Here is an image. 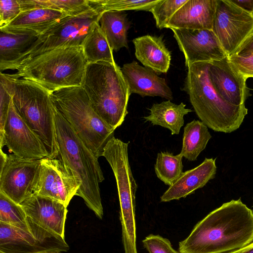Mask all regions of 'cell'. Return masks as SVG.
Returning <instances> with one entry per match:
<instances>
[{
    "instance_id": "cell-1",
    "label": "cell",
    "mask_w": 253,
    "mask_h": 253,
    "mask_svg": "<svg viewBox=\"0 0 253 253\" xmlns=\"http://www.w3.org/2000/svg\"><path fill=\"white\" fill-rule=\"evenodd\" d=\"M253 242V211L241 199L223 204L179 243L180 253H226Z\"/></svg>"
},
{
    "instance_id": "cell-2",
    "label": "cell",
    "mask_w": 253,
    "mask_h": 253,
    "mask_svg": "<svg viewBox=\"0 0 253 253\" xmlns=\"http://www.w3.org/2000/svg\"><path fill=\"white\" fill-rule=\"evenodd\" d=\"M54 116L60 159L80 186L76 196L81 197L87 207L101 219L103 209L99 183L104 177L98 158L85 145L55 107Z\"/></svg>"
},
{
    "instance_id": "cell-3",
    "label": "cell",
    "mask_w": 253,
    "mask_h": 253,
    "mask_svg": "<svg viewBox=\"0 0 253 253\" xmlns=\"http://www.w3.org/2000/svg\"><path fill=\"white\" fill-rule=\"evenodd\" d=\"M210 62L189 65L183 90L200 119L208 127L224 133L239 128L248 114L245 104L236 106L224 100L212 85L209 74Z\"/></svg>"
},
{
    "instance_id": "cell-4",
    "label": "cell",
    "mask_w": 253,
    "mask_h": 253,
    "mask_svg": "<svg viewBox=\"0 0 253 253\" xmlns=\"http://www.w3.org/2000/svg\"><path fill=\"white\" fill-rule=\"evenodd\" d=\"M81 86L95 112L106 124L114 130L121 126L128 113L131 94L116 63H87Z\"/></svg>"
},
{
    "instance_id": "cell-5",
    "label": "cell",
    "mask_w": 253,
    "mask_h": 253,
    "mask_svg": "<svg viewBox=\"0 0 253 253\" xmlns=\"http://www.w3.org/2000/svg\"><path fill=\"white\" fill-rule=\"evenodd\" d=\"M87 63L82 46L58 48L32 58L8 75L33 81L52 92L81 86Z\"/></svg>"
},
{
    "instance_id": "cell-6",
    "label": "cell",
    "mask_w": 253,
    "mask_h": 253,
    "mask_svg": "<svg viewBox=\"0 0 253 253\" xmlns=\"http://www.w3.org/2000/svg\"><path fill=\"white\" fill-rule=\"evenodd\" d=\"M56 108L85 145L99 158L114 129L95 112L81 86L63 88L50 92Z\"/></svg>"
},
{
    "instance_id": "cell-7",
    "label": "cell",
    "mask_w": 253,
    "mask_h": 253,
    "mask_svg": "<svg viewBox=\"0 0 253 253\" xmlns=\"http://www.w3.org/2000/svg\"><path fill=\"white\" fill-rule=\"evenodd\" d=\"M8 76L11 84L12 101L20 116L39 136L49 158L59 155L54 105L50 92L33 81Z\"/></svg>"
},
{
    "instance_id": "cell-8",
    "label": "cell",
    "mask_w": 253,
    "mask_h": 253,
    "mask_svg": "<svg viewBox=\"0 0 253 253\" xmlns=\"http://www.w3.org/2000/svg\"><path fill=\"white\" fill-rule=\"evenodd\" d=\"M128 143L113 137L105 146L102 156L110 165L116 181L125 253H137L135 212L137 185L129 163Z\"/></svg>"
},
{
    "instance_id": "cell-9",
    "label": "cell",
    "mask_w": 253,
    "mask_h": 253,
    "mask_svg": "<svg viewBox=\"0 0 253 253\" xmlns=\"http://www.w3.org/2000/svg\"><path fill=\"white\" fill-rule=\"evenodd\" d=\"M102 13L91 8L75 16H68L42 34L31 47L14 61L0 64V72L15 69L32 58L61 48L80 46Z\"/></svg>"
},
{
    "instance_id": "cell-10",
    "label": "cell",
    "mask_w": 253,
    "mask_h": 253,
    "mask_svg": "<svg viewBox=\"0 0 253 253\" xmlns=\"http://www.w3.org/2000/svg\"><path fill=\"white\" fill-rule=\"evenodd\" d=\"M27 226L19 227L0 222V251L5 253L67 252L65 238L35 224L26 217Z\"/></svg>"
},
{
    "instance_id": "cell-11",
    "label": "cell",
    "mask_w": 253,
    "mask_h": 253,
    "mask_svg": "<svg viewBox=\"0 0 253 253\" xmlns=\"http://www.w3.org/2000/svg\"><path fill=\"white\" fill-rule=\"evenodd\" d=\"M212 31L229 58L253 34V12L241 9L231 0H216Z\"/></svg>"
},
{
    "instance_id": "cell-12",
    "label": "cell",
    "mask_w": 253,
    "mask_h": 253,
    "mask_svg": "<svg viewBox=\"0 0 253 253\" xmlns=\"http://www.w3.org/2000/svg\"><path fill=\"white\" fill-rule=\"evenodd\" d=\"M79 187L61 159L45 157L41 159L33 194L58 201L67 207Z\"/></svg>"
},
{
    "instance_id": "cell-13",
    "label": "cell",
    "mask_w": 253,
    "mask_h": 253,
    "mask_svg": "<svg viewBox=\"0 0 253 253\" xmlns=\"http://www.w3.org/2000/svg\"><path fill=\"white\" fill-rule=\"evenodd\" d=\"M41 160L28 159L13 154L7 155L0 170V192L20 205L33 194Z\"/></svg>"
},
{
    "instance_id": "cell-14",
    "label": "cell",
    "mask_w": 253,
    "mask_h": 253,
    "mask_svg": "<svg viewBox=\"0 0 253 253\" xmlns=\"http://www.w3.org/2000/svg\"><path fill=\"white\" fill-rule=\"evenodd\" d=\"M3 145L22 158L41 160L49 157L44 143L17 112L12 97L4 128Z\"/></svg>"
},
{
    "instance_id": "cell-15",
    "label": "cell",
    "mask_w": 253,
    "mask_h": 253,
    "mask_svg": "<svg viewBox=\"0 0 253 253\" xmlns=\"http://www.w3.org/2000/svg\"><path fill=\"white\" fill-rule=\"evenodd\" d=\"M185 59V66L196 62H211L227 57L211 30L170 29Z\"/></svg>"
},
{
    "instance_id": "cell-16",
    "label": "cell",
    "mask_w": 253,
    "mask_h": 253,
    "mask_svg": "<svg viewBox=\"0 0 253 253\" xmlns=\"http://www.w3.org/2000/svg\"><path fill=\"white\" fill-rule=\"evenodd\" d=\"M209 74L215 90L224 100L236 106L245 104L251 95L247 79L235 71L228 57L210 62Z\"/></svg>"
},
{
    "instance_id": "cell-17",
    "label": "cell",
    "mask_w": 253,
    "mask_h": 253,
    "mask_svg": "<svg viewBox=\"0 0 253 253\" xmlns=\"http://www.w3.org/2000/svg\"><path fill=\"white\" fill-rule=\"evenodd\" d=\"M20 205L30 221L64 238L68 210L63 204L49 198L33 194Z\"/></svg>"
},
{
    "instance_id": "cell-18",
    "label": "cell",
    "mask_w": 253,
    "mask_h": 253,
    "mask_svg": "<svg viewBox=\"0 0 253 253\" xmlns=\"http://www.w3.org/2000/svg\"><path fill=\"white\" fill-rule=\"evenodd\" d=\"M130 93L142 97L159 96L171 100L172 92L164 78L150 68L140 65L135 61L123 65L121 68Z\"/></svg>"
},
{
    "instance_id": "cell-19",
    "label": "cell",
    "mask_w": 253,
    "mask_h": 253,
    "mask_svg": "<svg viewBox=\"0 0 253 253\" xmlns=\"http://www.w3.org/2000/svg\"><path fill=\"white\" fill-rule=\"evenodd\" d=\"M216 0H188L170 18L165 28L212 30Z\"/></svg>"
},
{
    "instance_id": "cell-20",
    "label": "cell",
    "mask_w": 253,
    "mask_h": 253,
    "mask_svg": "<svg viewBox=\"0 0 253 253\" xmlns=\"http://www.w3.org/2000/svg\"><path fill=\"white\" fill-rule=\"evenodd\" d=\"M215 159L205 158L197 167L183 172L177 180L160 198L162 202L185 198L203 188L215 177L216 172Z\"/></svg>"
},
{
    "instance_id": "cell-21",
    "label": "cell",
    "mask_w": 253,
    "mask_h": 253,
    "mask_svg": "<svg viewBox=\"0 0 253 253\" xmlns=\"http://www.w3.org/2000/svg\"><path fill=\"white\" fill-rule=\"evenodd\" d=\"M136 58L144 65L158 74L168 72L171 52L167 48L163 36L147 35L132 40Z\"/></svg>"
},
{
    "instance_id": "cell-22",
    "label": "cell",
    "mask_w": 253,
    "mask_h": 253,
    "mask_svg": "<svg viewBox=\"0 0 253 253\" xmlns=\"http://www.w3.org/2000/svg\"><path fill=\"white\" fill-rule=\"evenodd\" d=\"M68 16L64 12L50 9H32L21 12L9 25L0 28V31L32 33L39 36Z\"/></svg>"
},
{
    "instance_id": "cell-23",
    "label": "cell",
    "mask_w": 253,
    "mask_h": 253,
    "mask_svg": "<svg viewBox=\"0 0 253 253\" xmlns=\"http://www.w3.org/2000/svg\"><path fill=\"white\" fill-rule=\"evenodd\" d=\"M185 107L186 105L182 102L176 104L170 100L155 103L149 109L150 115L144 119L152 125L169 129L172 135L178 134L184 125V116L192 112Z\"/></svg>"
},
{
    "instance_id": "cell-24",
    "label": "cell",
    "mask_w": 253,
    "mask_h": 253,
    "mask_svg": "<svg viewBox=\"0 0 253 253\" xmlns=\"http://www.w3.org/2000/svg\"><path fill=\"white\" fill-rule=\"evenodd\" d=\"M98 23L113 51L128 48L127 34L130 23L126 14L123 11H104Z\"/></svg>"
},
{
    "instance_id": "cell-25",
    "label": "cell",
    "mask_w": 253,
    "mask_h": 253,
    "mask_svg": "<svg viewBox=\"0 0 253 253\" xmlns=\"http://www.w3.org/2000/svg\"><path fill=\"white\" fill-rule=\"evenodd\" d=\"M211 138L208 126L201 121L194 120L184 128L180 154L189 161L196 160Z\"/></svg>"
},
{
    "instance_id": "cell-26",
    "label": "cell",
    "mask_w": 253,
    "mask_h": 253,
    "mask_svg": "<svg viewBox=\"0 0 253 253\" xmlns=\"http://www.w3.org/2000/svg\"><path fill=\"white\" fill-rule=\"evenodd\" d=\"M38 36L32 33H8L0 31V64L12 62L27 51Z\"/></svg>"
},
{
    "instance_id": "cell-27",
    "label": "cell",
    "mask_w": 253,
    "mask_h": 253,
    "mask_svg": "<svg viewBox=\"0 0 253 253\" xmlns=\"http://www.w3.org/2000/svg\"><path fill=\"white\" fill-rule=\"evenodd\" d=\"M82 47L87 63H115L113 50L98 22L95 24L86 37Z\"/></svg>"
},
{
    "instance_id": "cell-28",
    "label": "cell",
    "mask_w": 253,
    "mask_h": 253,
    "mask_svg": "<svg viewBox=\"0 0 253 253\" xmlns=\"http://www.w3.org/2000/svg\"><path fill=\"white\" fill-rule=\"evenodd\" d=\"M21 12L36 8H47L75 16L92 7L88 0H18Z\"/></svg>"
},
{
    "instance_id": "cell-29",
    "label": "cell",
    "mask_w": 253,
    "mask_h": 253,
    "mask_svg": "<svg viewBox=\"0 0 253 253\" xmlns=\"http://www.w3.org/2000/svg\"><path fill=\"white\" fill-rule=\"evenodd\" d=\"M183 156L169 152H161L157 155L154 166L158 178L169 187L171 186L183 173Z\"/></svg>"
},
{
    "instance_id": "cell-30",
    "label": "cell",
    "mask_w": 253,
    "mask_h": 253,
    "mask_svg": "<svg viewBox=\"0 0 253 253\" xmlns=\"http://www.w3.org/2000/svg\"><path fill=\"white\" fill-rule=\"evenodd\" d=\"M159 0H88L90 5L100 9L104 12L107 11H123L125 10L149 11Z\"/></svg>"
},
{
    "instance_id": "cell-31",
    "label": "cell",
    "mask_w": 253,
    "mask_h": 253,
    "mask_svg": "<svg viewBox=\"0 0 253 253\" xmlns=\"http://www.w3.org/2000/svg\"><path fill=\"white\" fill-rule=\"evenodd\" d=\"M26 215L20 205L0 192V222L19 227L27 226Z\"/></svg>"
},
{
    "instance_id": "cell-32",
    "label": "cell",
    "mask_w": 253,
    "mask_h": 253,
    "mask_svg": "<svg viewBox=\"0 0 253 253\" xmlns=\"http://www.w3.org/2000/svg\"><path fill=\"white\" fill-rule=\"evenodd\" d=\"M0 148L3 145L4 128L12 99L11 84L7 74H0Z\"/></svg>"
},
{
    "instance_id": "cell-33",
    "label": "cell",
    "mask_w": 253,
    "mask_h": 253,
    "mask_svg": "<svg viewBox=\"0 0 253 253\" xmlns=\"http://www.w3.org/2000/svg\"><path fill=\"white\" fill-rule=\"evenodd\" d=\"M188 0H159L150 10L155 20L156 26L162 29L166 26L172 15Z\"/></svg>"
},
{
    "instance_id": "cell-34",
    "label": "cell",
    "mask_w": 253,
    "mask_h": 253,
    "mask_svg": "<svg viewBox=\"0 0 253 253\" xmlns=\"http://www.w3.org/2000/svg\"><path fill=\"white\" fill-rule=\"evenodd\" d=\"M142 243L149 253H180L173 249L169 239L159 235H149Z\"/></svg>"
},
{
    "instance_id": "cell-35",
    "label": "cell",
    "mask_w": 253,
    "mask_h": 253,
    "mask_svg": "<svg viewBox=\"0 0 253 253\" xmlns=\"http://www.w3.org/2000/svg\"><path fill=\"white\" fill-rule=\"evenodd\" d=\"M21 12L18 0H0V28L9 25Z\"/></svg>"
},
{
    "instance_id": "cell-36",
    "label": "cell",
    "mask_w": 253,
    "mask_h": 253,
    "mask_svg": "<svg viewBox=\"0 0 253 253\" xmlns=\"http://www.w3.org/2000/svg\"><path fill=\"white\" fill-rule=\"evenodd\" d=\"M228 59L237 73L246 79L253 78V55L247 56L233 55L228 58Z\"/></svg>"
},
{
    "instance_id": "cell-37",
    "label": "cell",
    "mask_w": 253,
    "mask_h": 253,
    "mask_svg": "<svg viewBox=\"0 0 253 253\" xmlns=\"http://www.w3.org/2000/svg\"><path fill=\"white\" fill-rule=\"evenodd\" d=\"M234 55L239 56L253 55V34L245 41Z\"/></svg>"
},
{
    "instance_id": "cell-38",
    "label": "cell",
    "mask_w": 253,
    "mask_h": 253,
    "mask_svg": "<svg viewBox=\"0 0 253 253\" xmlns=\"http://www.w3.org/2000/svg\"><path fill=\"white\" fill-rule=\"evenodd\" d=\"M236 5L251 13L253 12V0H231Z\"/></svg>"
},
{
    "instance_id": "cell-39",
    "label": "cell",
    "mask_w": 253,
    "mask_h": 253,
    "mask_svg": "<svg viewBox=\"0 0 253 253\" xmlns=\"http://www.w3.org/2000/svg\"><path fill=\"white\" fill-rule=\"evenodd\" d=\"M226 253H253V242L242 248Z\"/></svg>"
},
{
    "instance_id": "cell-40",
    "label": "cell",
    "mask_w": 253,
    "mask_h": 253,
    "mask_svg": "<svg viewBox=\"0 0 253 253\" xmlns=\"http://www.w3.org/2000/svg\"><path fill=\"white\" fill-rule=\"evenodd\" d=\"M7 155L3 152L2 149H0V170L2 169L3 167L6 159H7Z\"/></svg>"
},
{
    "instance_id": "cell-41",
    "label": "cell",
    "mask_w": 253,
    "mask_h": 253,
    "mask_svg": "<svg viewBox=\"0 0 253 253\" xmlns=\"http://www.w3.org/2000/svg\"><path fill=\"white\" fill-rule=\"evenodd\" d=\"M41 253H62V252L60 251H53V252H43Z\"/></svg>"
},
{
    "instance_id": "cell-42",
    "label": "cell",
    "mask_w": 253,
    "mask_h": 253,
    "mask_svg": "<svg viewBox=\"0 0 253 253\" xmlns=\"http://www.w3.org/2000/svg\"><path fill=\"white\" fill-rule=\"evenodd\" d=\"M0 253H4L3 252H1V251H0Z\"/></svg>"
}]
</instances>
